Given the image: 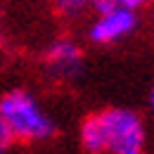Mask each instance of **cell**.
Returning <instances> with one entry per match:
<instances>
[{
	"label": "cell",
	"mask_w": 154,
	"mask_h": 154,
	"mask_svg": "<svg viewBox=\"0 0 154 154\" xmlns=\"http://www.w3.org/2000/svg\"><path fill=\"white\" fill-rule=\"evenodd\" d=\"M81 145L88 154H102L109 152L107 149V135H104V128H102V121H100V114L88 116L81 126Z\"/></svg>",
	"instance_id": "5"
},
{
	"label": "cell",
	"mask_w": 154,
	"mask_h": 154,
	"mask_svg": "<svg viewBox=\"0 0 154 154\" xmlns=\"http://www.w3.org/2000/svg\"><path fill=\"white\" fill-rule=\"evenodd\" d=\"M45 62L57 76H74L81 69V50L71 40H57L48 48Z\"/></svg>",
	"instance_id": "4"
},
{
	"label": "cell",
	"mask_w": 154,
	"mask_h": 154,
	"mask_svg": "<svg viewBox=\"0 0 154 154\" xmlns=\"http://www.w3.org/2000/svg\"><path fill=\"white\" fill-rule=\"evenodd\" d=\"M0 123H5L19 142H36L55 135L52 119L40 109L36 97L26 90H10L2 95Z\"/></svg>",
	"instance_id": "1"
},
{
	"label": "cell",
	"mask_w": 154,
	"mask_h": 154,
	"mask_svg": "<svg viewBox=\"0 0 154 154\" xmlns=\"http://www.w3.org/2000/svg\"><path fill=\"white\" fill-rule=\"evenodd\" d=\"M149 0H121V5L123 7H128V10H140V7H145Z\"/></svg>",
	"instance_id": "9"
},
{
	"label": "cell",
	"mask_w": 154,
	"mask_h": 154,
	"mask_svg": "<svg viewBox=\"0 0 154 154\" xmlns=\"http://www.w3.org/2000/svg\"><path fill=\"white\" fill-rule=\"evenodd\" d=\"M135 10H128V7H119L114 12H107V14H100L97 21L90 26V40L97 43V45H109V43H116V40L126 38L131 31L135 29Z\"/></svg>",
	"instance_id": "3"
},
{
	"label": "cell",
	"mask_w": 154,
	"mask_h": 154,
	"mask_svg": "<svg viewBox=\"0 0 154 154\" xmlns=\"http://www.w3.org/2000/svg\"><path fill=\"white\" fill-rule=\"evenodd\" d=\"M52 2L62 14H76L85 5H90V0H52Z\"/></svg>",
	"instance_id": "6"
},
{
	"label": "cell",
	"mask_w": 154,
	"mask_h": 154,
	"mask_svg": "<svg viewBox=\"0 0 154 154\" xmlns=\"http://www.w3.org/2000/svg\"><path fill=\"white\" fill-rule=\"evenodd\" d=\"M112 154H140L145 145V128L140 116L131 109H107L100 114Z\"/></svg>",
	"instance_id": "2"
},
{
	"label": "cell",
	"mask_w": 154,
	"mask_h": 154,
	"mask_svg": "<svg viewBox=\"0 0 154 154\" xmlns=\"http://www.w3.org/2000/svg\"><path fill=\"white\" fill-rule=\"evenodd\" d=\"M149 104H152V112H154V88H152V95H149Z\"/></svg>",
	"instance_id": "10"
},
{
	"label": "cell",
	"mask_w": 154,
	"mask_h": 154,
	"mask_svg": "<svg viewBox=\"0 0 154 154\" xmlns=\"http://www.w3.org/2000/svg\"><path fill=\"white\" fill-rule=\"evenodd\" d=\"M90 7L95 10V14H107V12H114L121 7V0H90Z\"/></svg>",
	"instance_id": "7"
},
{
	"label": "cell",
	"mask_w": 154,
	"mask_h": 154,
	"mask_svg": "<svg viewBox=\"0 0 154 154\" xmlns=\"http://www.w3.org/2000/svg\"><path fill=\"white\" fill-rule=\"evenodd\" d=\"M12 142H14V135H12V131H10L5 123H0V145H2V149H7Z\"/></svg>",
	"instance_id": "8"
}]
</instances>
